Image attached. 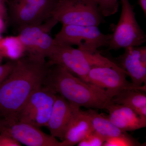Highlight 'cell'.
I'll list each match as a JSON object with an SVG mask.
<instances>
[{"instance_id": "obj_3", "label": "cell", "mask_w": 146, "mask_h": 146, "mask_svg": "<svg viewBox=\"0 0 146 146\" xmlns=\"http://www.w3.org/2000/svg\"><path fill=\"white\" fill-rule=\"evenodd\" d=\"M47 58L50 65L62 66L87 82L88 74L91 68L100 66L113 67L116 65L98 51L87 52L72 46L59 44L55 42Z\"/></svg>"}, {"instance_id": "obj_7", "label": "cell", "mask_w": 146, "mask_h": 146, "mask_svg": "<svg viewBox=\"0 0 146 146\" xmlns=\"http://www.w3.org/2000/svg\"><path fill=\"white\" fill-rule=\"evenodd\" d=\"M59 0H11L9 3L11 22L18 30L43 23L52 17Z\"/></svg>"}, {"instance_id": "obj_22", "label": "cell", "mask_w": 146, "mask_h": 146, "mask_svg": "<svg viewBox=\"0 0 146 146\" xmlns=\"http://www.w3.org/2000/svg\"><path fill=\"white\" fill-rule=\"evenodd\" d=\"M16 60H10L5 64L0 65V84L11 72L15 66Z\"/></svg>"}, {"instance_id": "obj_14", "label": "cell", "mask_w": 146, "mask_h": 146, "mask_svg": "<svg viewBox=\"0 0 146 146\" xmlns=\"http://www.w3.org/2000/svg\"><path fill=\"white\" fill-rule=\"evenodd\" d=\"M72 115L65 132L63 146H73L78 144L94 129L89 116L80 107L71 104Z\"/></svg>"}, {"instance_id": "obj_25", "label": "cell", "mask_w": 146, "mask_h": 146, "mask_svg": "<svg viewBox=\"0 0 146 146\" xmlns=\"http://www.w3.org/2000/svg\"><path fill=\"white\" fill-rule=\"evenodd\" d=\"M138 3L143 11L144 15H146V0H138Z\"/></svg>"}, {"instance_id": "obj_19", "label": "cell", "mask_w": 146, "mask_h": 146, "mask_svg": "<svg viewBox=\"0 0 146 146\" xmlns=\"http://www.w3.org/2000/svg\"><path fill=\"white\" fill-rule=\"evenodd\" d=\"M120 0H95L104 17H108L117 12Z\"/></svg>"}, {"instance_id": "obj_11", "label": "cell", "mask_w": 146, "mask_h": 146, "mask_svg": "<svg viewBox=\"0 0 146 146\" xmlns=\"http://www.w3.org/2000/svg\"><path fill=\"white\" fill-rule=\"evenodd\" d=\"M0 133L8 134L27 146H63L62 141L44 133L39 128L19 121L0 119Z\"/></svg>"}, {"instance_id": "obj_16", "label": "cell", "mask_w": 146, "mask_h": 146, "mask_svg": "<svg viewBox=\"0 0 146 146\" xmlns=\"http://www.w3.org/2000/svg\"><path fill=\"white\" fill-rule=\"evenodd\" d=\"M146 92L136 89H126L113 97L111 101L123 105L136 112L141 117L146 119Z\"/></svg>"}, {"instance_id": "obj_15", "label": "cell", "mask_w": 146, "mask_h": 146, "mask_svg": "<svg viewBox=\"0 0 146 146\" xmlns=\"http://www.w3.org/2000/svg\"><path fill=\"white\" fill-rule=\"evenodd\" d=\"M70 104L57 94L46 126L50 135L63 141L72 115Z\"/></svg>"}, {"instance_id": "obj_20", "label": "cell", "mask_w": 146, "mask_h": 146, "mask_svg": "<svg viewBox=\"0 0 146 146\" xmlns=\"http://www.w3.org/2000/svg\"><path fill=\"white\" fill-rule=\"evenodd\" d=\"M141 145L140 143L127 132L121 136L108 139L103 145V146Z\"/></svg>"}, {"instance_id": "obj_23", "label": "cell", "mask_w": 146, "mask_h": 146, "mask_svg": "<svg viewBox=\"0 0 146 146\" xmlns=\"http://www.w3.org/2000/svg\"><path fill=\"white\" fill-rule=\"evenodd\" d=\"M21 144L8 134L0 133V146H21Z\"/></svg>"}, {"instance_id": "obj_8", "label": "cell", "mask_w": 146, "mask_h": 146, "mask_svg": "<svg viewBox=\"0 0 146 146\" xmlns=\"http://www.w3.org/2000/svg\"><path fill=\"white\" fill-rule=\"evenodd\" d=\"M58 23L52 17L43 23L25 27L18 30V35L25 48L27 56L39 61H46L55 44L49 33Z\"/></svg>"}, {"instance_id": "obj_28", "label": "cell", "mask_w": 146, "mask_h": 146, "mask_svg": "<svg viewBox=\"0 0 146 146\" xmlns=\"http://www.w3.org/2000/svg\"><path fill=\"white\" fill-rule=\"evenodd\" d=\"M8 1V0H0V2L5 4V3L7 2Z\"/></svg>"}, {"instance_id": "obj_18", "label": "cell", "mask_w": 146, "mask_h": 146, "mask_svg": "<svg viewBox=\"0 0 146 146\" xmlns=\"http://www.w3.org/2000/svg\"><path fill=\"white\" fill-rule=\"evenodd\" d=\"M0 53L4 58L12 60H18L26 54L25 46L18 35L2 37L0 40Z\"/></svg>"}, {"instance_id": "obj_2", "label": "cell", "mask_w": 146, "mask_h": 146, "mask_svg": "<svg viewBox=\"0 0 146 146\" xmlns=\"http://www.w3.org/2000/svg\"><path fill=\"white\" fill-rule=\"evenodd\" d=\"M43 85L80 107L105 109L111 101L104 89L83 81L60 65H50Z\"/></svg>"}, {"instance_id": "obj_13", "label": "cell", "mask_w": 146, "mask_h": 146, "mask_svg": "<svg viewBox=\"0 0 146 146\" xmlns=\"http://www.w3.org/2000/svg\"><path fill=\"white\" fill-rule=\"evenodd\" d=\"M105 109L109 113L106 117L123 131H133L146 127V119L141 117L133 109L126 106L110 101Z\"/></svg>"}, {"instance_id": "obj_5", "label": "cell", "mask_w": 146, "mask_h": 146, "mask_svg": "<svg viewBox=\"0 0 146 146\" xmlns=\"http://www.w3.org/2000/svg\"><path fill=\"white\" fill-rule=\"evenodd\" d=\"M122 5L119 21L115 26L108 45V50H117L141 46L146 35L136 18L133 6L129 0H120Z\"/></svg>"}, {"instance_id": "obj_17", "label": "cell", "mask_w": 146, "mask_h": 146, "mask_svg": "<svg viewBox=\"0 0 146 146\" xmlns=\"http://www.w3.org/2000/svg\"><path fill=\"white\" fill-rule=\"evenodd\" d=\"M85 112L91 120L94 131L103 137L106 141L126 133L118 128L106 117H104L95 110L89 109Z\"/></svg>"}, {"instance_id": "obj_24", "label": "cell", "mask_w": 146, "mask_h": 146, "mask_svg": "<svg viewBox=\"0 0 146 146\" xmlns=\"http://www.w3.org/2000/svg\"><path fill=\"white\" fill-rule=\"evenodd\" d=\"M0 18L4 21L7 18V12L5 4L1 2H0Z\"/></svg>"}, {"instance_id": "obj_21", "label": "cell", "mask_w": 146, "mask_h": 146, "mask_svg": "<svg viewBox=\"0 0 146 146\" xmlns=\"http://www.w3.org/2000/svg\"><path fill=\"white\" fill-rule=\"evenodd\" d=\"M106 140L103 137L97 133L92 131L80 141L77 145L78 146H103Z\"/></svg>"}, {"instance_id": "obj_27", "label": "cell", "mask_w": 146, "mask_h": 146, "mask_svg": "<svg viewBox=\"0 0 146 146\" xmlns=\"http://www.w3.org/2000/svg\"><path fill=\"white\" fill-rule=\"evenodd\" d=\"M3 56L0 53V65H1V63L2 62V60L3 58Z\"/></svg>"}, {"instance_id": "obj_1", "label": "cell", "mask_w": 146, "mask_h": 146, "mask_svg": "<svg viewBox=\"0 0 146 146\" xmlns=\"http://www.w3.org/2000/svg\"><path fill=\"white\" fill-rule=\"evenodd\" d=\"M50 65L28 56L16 60L0 84V119L17 121L18 113L35 91L43 86Z\"/></svg>"}, {"instance_id": "obj_12", "label": "cell", "mask_w": 146, "mask_h": 146, "mask_svg": "<svg viewBox=\"0 0 146 146\" xmlns=\"http://www.w3.org/2000/svg\"><path fill=\"white\" fill-rule=\"evenodd\" d=\"M120 67L127 73L132 84L141 87L146 83V47H131L117 58Z\"/></svg>"}, {"instance_id": "obj_10", "label": "cell", "mask_w": 146, "mask_h": 146, "mask_svg": "<svg viewBox=\"0 0 146 146\" xmlns=\"http://www.w3.org/2000/svg\"><path fill=\"white\" fill-rule=\"evenodd\" d=\"M127 73L120 66H100L91 68L88 75V82L104 89L110 99L126 89H136L146 92V85L136 87L126 79Z\"/></svg>"}, {"instance_id": "obj_29", "label": "cell", "mask_w": 146, "mask_h": 146, "mask_svg": "<svg viewBox=\"0 0 146 146\" xmlns=\"http://www.w3.org/2000/svg\"><path fill=\"white\" fill-rule=\"evenodd\" d=\"M2 38V36H1V33H0V40H1Z\"/></svg>"}, {"instance_id": "obj_9", "label": "cell", "mask_w": 146, "mask_h": 146, "mask_svg": "<svg viewBox=\"0 0 146 146\" xmlns=\"http://www.w3.org/2000/svg\"><path fill=\"white\" fill-rule=\"evenodd\" d=\"M57 94L47 86L36 89L18 113L17 121L37 127L46 126Z\"/></svg>"}, {"instance_id": "obj_6", "label": "cell", "mask_w": 146, "mask_h": 146, "mask_svg": "<svg viewBox=\"0 0 146 146\" xmlns=\"http://www.w3.org/2000/svg\"><path fill=\"white\" fill-rule=\"evenodd\" d=\"M111 37V34L103 33L98 27L63 25L54 39L56 44L76 45L79 49L95 53L100 47L108 46Z\"/></svg>"}, {"instance_id": "obj_4", "label": "cell", "mask_w": 146, "mask_h": 146, "mask_svg": "<svg viewBox=\"0 0 146 146\" xmlns=\"http://www.w3.org/2000/svg\"><path fill=\"white\" fill-rule=\"evenodd\" d=\"M52 17L62 25L98 27L104 21L95 0H59Z\"/></svg>"}, {"instance_id": "obj_26", "label": "cell", "mask_w": 146, "mask_h": 146, "mask_svg": "<svg viewBox=\"0 0 146 146\" xmlns=\"http://www.w3.org/2000/svg\"><path fill=\"white\" fill-rule=\"evenodd\" d=\"M5 27V21L2 18H0V33L3 31Z\"/></svg>"}]
</instances>
